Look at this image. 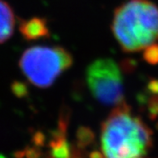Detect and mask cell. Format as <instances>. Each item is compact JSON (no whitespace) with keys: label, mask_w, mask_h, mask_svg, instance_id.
<instances>
[{"label":"cell","mask_w":158,"mask_h":158,"mask_svg":"<svg viewBox=\"0 0 158 158\" xmlns=\"http://www.w3.org/2000/svg\"><path fill=\"white\" fill-rule=\"evenodd\" d=\"M104 158H143L152 144L151 132L126 102L114 106L102 124Z\"/></svg>","instance_id":"1"},{"label":"cell","mask_w":158,"mask_h":158,"mask_svg":"<svg viewBox=\"0 0 158 158\" xmlns=\"http://www.w3.org/2000/svg\"><path fill=\"white\" fill-rule=\"evenodd\" d=\"M112 32L127 53L152 47L158 41V6L150 0H127L113 13Z\"/></svg>","instance_id":"2"},{"label":"cell","mask_w":158,"mask_h":158,"mask_svg":"<svg viewBox=\"0 0 158 158\" xmlns=\"http://www.w3.org/2000/svg\"><path fill=\"white\" fill-rule=\"evenodd\" d=\"M73 62L70 52L62 47L37 46L23 53L19 67L32 85L38 88H48L72 66Z\"/></svg>","instance_id":"3"},{"label":"cell","mask_w":158,"mask_h":158,"mask_svg":"<svg viewBox=\"0 0 158 158\" xmlns=\"http://www.w3.org/2000/svg\"><path fill=\"white\" fill-rule=\"evenodd\" d=\"M86 83L91 95L113 107L124 103V79L117 62L112 58H99L86 69Z\"/></svg>","instance_id":"4"},{"label":"cell","mask_w":158,"mask_h":158,"mask_svg":"<svg viewBox=\"0 0 158 158\" xmlns=\"http://www.w3.org/2000/svg\"><path fill=\"white\" fill-rule=\"evenodd\" d=\"M19 32L27 40H36L49 37V27L45 19L31 18L19 24Z\"/></svg>","instance_id":"5"},{"label":"cell","mask_w":158,"mask_h":158,"mask_svg":"<svg viewBox=\"0 0 158 158\" xmlns=\"http://www.w3.org/2000/svg\"><path fill=\"white\" fill-rule=\"evenodd\" d=\"M15 26V15L11 7L0 0V44L11 37Z\"/></svg>","instance_id":"6"},{"label":"cell","mask_w":158,"mask_h":158,"mask_svg":"<svg viewBox=\"0 0 158 158\" xmlns=\"http://www.w3.org/2000/svg\"><path fill=\"white\" fill-rule=\"evenodd\" d=\"M90 158H104L101 156V154H99V153H97L94 152L91 154V156H90Z\"/></svg>","instance_id":"7"}]
</instances>
